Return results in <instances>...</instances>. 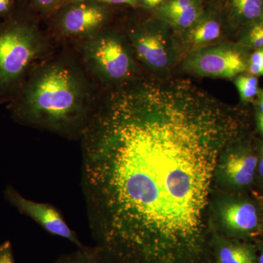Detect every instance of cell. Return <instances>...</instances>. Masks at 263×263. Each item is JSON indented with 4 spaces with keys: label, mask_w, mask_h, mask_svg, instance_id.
Masks as SVG:
<instances>
[{
    "label": "cell",
    "mask_w": 263,
    "mask_h": 263,
    "mask_svg": "<svg viewBox=\"0 0 263 263\" xmlns=\"http://www.w3.org/2000/svg\"><path fill=\"white\" fill-rule=\"evenodd\" d=\"M0 263H15L11 243L8 240L0 245Z\"/></svg>",
    "instance_id": "44dd1931"
},
{
    "label": "cell",
    "mask_w": 263,
    "mask_h": 263,
    "mask_svg": "<svg viewBox=\"0 0 263 263\" xmlns=\"http://www.w3.org/2000/svg\"><path fill=\"white\" fill-rule=\"evenodd\" d=\"M183 34V43L191 53L216 44L222 36V26L215 15L203 12L200 18Z\"/></svg>",
    "instance_id": "9c48e42d"
},
{
    "label": "cell",
    "mask_w": 263,
    "mask_h": 263,
    "mask_svg": "<svg viewBox=\"0 0 263 263\" xmlns=\"http://www.w3.org/2000/svg\"><path fill=\"white\" fill-rule=\"evenodd\" d=\"M96 102L87 72L74 60L60 57L33 67L8 109L22 125L80 140Z\"/></svg>",
    "instance_id": "7a4b0ae2"
},
{
    "label": "cell",
    "mask_w": 263,
    "mask_h": 263,
    "mask_svg": "<svg viewBox=\"0 0 263 263\" xmlns=\"http://www.w3.org/2000/svg\"><path fill=\"white\" fill-rule=\"evenodd\" d=\"M185 70L194 75L214 79H233L248 69L245 55L235 46L214 44L189 53Z\"/></svg>",
    "instance_id": "52a82bcc"
},
{
    "label": "cell",
    "mask_w": 263,
    "mask_h": 263,
    "mask_svg": "<svg viewBox=\"0 0 263 263\" xmlns=\"http://www.w3.org/2000/svg\"><path fill=\"white\" fill-rule=\"evenodd\" d=\"M167 1V0H139V6L147 9H155Z\"/></svg>",
    "instance_id": "cb8c5ba5"
},
{
    "label": "cell",
    "mask_w": 263,
    "mask_h": 263,
    "mask_svg": "<svg viewBox=\"0 0 263 263\" xmlns=\"http://www.w3.org/2000/svg\"><path fill=\"white\" fill-rule=\"evenodd\" d=\"M259 108H260L261 113L263 114V95L261 97L260 100H259Z\"/></svg>",
    "instance_id": "4316f807"
},
{
    "label": "cell",
    "mask_w": 263,
    "mask_h": 263,
    "mask_svg": "<svg viewBox=\"0 0 263 263\" xmlns=\"http://www.w3.org/2000/svg\"><path fill=\"white\" fill-rule=\"evenodd\" d=\"M247 70L252 76H263V48H257L252 53L248 61Z\"/></svg>",
    "instance_id": "d6986e66"
},
{
    "label": "cell",
    "mask_w": 263,
    "mask_h": 263,
    "mask_svg": "<svg viewBox=\"0 0 263 263\" xmlns=\"http://www.w3.org/2000/svg\"><path fill=\"white\" fill-rule=\"evenodd\" d=\"M235 86L243 101L253 99L258 93V79L254 76H239L235 81Z\"/></svg>",
    "instance_id": "e0dca14e"
},
{
    "label": "cell",
    "mask_w": 263,
    "mask_h": 263,
    "mask_svg": "<svg viewBox=\"0 0 263 263\" xmlns=\"http://www.w3.org/2000/svg\"><path fill=\"white\" fill-rule=\"evenodd\" d=\"M257 165L255 156L246 153L231 154L227 159L224 171L235 184L246 186L253 180Z\"/></svg>",
    "instance_id": "30bf717a"
},
{
    "label": "cell",
    "mask_w": 263,
    "mask_h": 263,
    "mask_svg": "<svg viewBox=\"0 0 263 263\" xmlns=\"http://www.w3.org/2000/svg\"><path fill=\"white\" fill-rule=\"evenodd\" d=\"M203 12L202 3H200L193 5L191 8L181 13L169 17L163 22L168 24L170 27L175 31L183 32L200 18Z\"/></svg>",
    "instance_id": "5bb4252c"
},
{
    "label": "cell",
    "mask_w": 263,
    "mask_h": 263,
    "mask_svg": "<svg viewBox=\"0 0 263 263\" xmlns=\"http://www.w3.org/2000/svg\"><path fill=\"white\" fill-rule=\"evenodd\" d=\"M243 42L257 48H263V22L254 24L243 38Z\"/></svg>",
    "instance_id": "ac0fdd59"
},
{
    "label": "cell",
    "mask_w": 263,
    "mask_h": 263,
    "mask_svg": "<svg viewBox=\"0 0 263 263\" xmlns=\"http://www.w3.org/2000/svg\"><path fill=\"white\" fill-rule=\"evenodd\" d=\"M202 3V0H167L157 9V18L164 21L169 17L181 13L193 5Z\"/></svg>",
    "instance_id": "2e32d148"
},
{
    "label": "cell",
    "mask_w": 263,
    "mask_h": 263,
    "mask_svg": "<svg viewBox=\"0 0 263 263\" xmlns=\"http://www.w3.org/2000/svg\"><path fill=\"white\" fill-rule=\"evenodd\" d=\"M259 174L260 175L261 177L263 178V151L262 157H261V160L259 161Z\"/></svg>",
    "instance_id": "d4e9b609"
},
{
    "label": "cell",
    "mask_w": 263,
    "mask_h": 263,
    "mask_svg": "<svg viewBox=\"0 0 263 263\" xmlns=\"http://www.w3.org/2000/svg\"><path fill=\"white\" fill-rule=\"evenodd\" d=\"M170 29L168 24L155 18L135 26L127 34L137 61L159 78L168 75L179 56Z\"/></svg>",
    "instance_id": "5b68a950"
},
{
    "label": "cell",
    "mask_w": 263,
    "mask_h": 263,
    "mask_svg": "<svg viewBox=\"0 0 263 263\" xmlns=\"http://www.w3.org/2000/svg\"><path fill=\"white\" fill-rule=\"evenodd\" d=\"M223 218L228 228L238 231L253 230L257 224V211L249 202H235L224 209Z\"/></svg>",
    "instance_id": "8fae6325"
},
{
    "label": "cell",
    "mask_w": 263,
    "mask_h": 263,
    "mask_svg": "<svg viewBox=\"0 0 263 263\" xmlns=\"http://www.w3.org/2000/svg\"><path fill=\"white\" fill-rule=\"evenodd\" d=\"M110 18V5L94 1L76 2L57 10L54 26L62 37L83 42L107 27Z\"/></svg>",
    "instance_id": "8992f818"
},
{
    "label": "cell",
    "mask_w": 263,
    "mask_h": 263,
    "mask_svg": "<svg viewBox=\"0 0 263 263\" xmlns=\"http://www.w3.org/2000/svg\"><path fill=\"white\" fill-rule=\"evenodd\" d=\"M13 0H0V18L7 16L13 8Z\"/></svg>",
    "instance_id": "603a6c76"
},
{
    "label": "cell",
    "mask_w": 263,
    "mask_h": 263,
    "mask_svg": "<svg viewBox=\"0 0 263 263\" xmlns=\"http://www.w3.org/2000/svg\"><path fill=\"white\" fill-rule=\"evenodd\" d=\"M53 263H108L98 246H84L71 253L60 255Z\"/></svg>",
    "instance_id": "7c38bea8"
},
{
    "label": "cell",
    "mask_w": 263,
    "mask_h": 263,
    "mask_svg": "<svg viewBox=\"0 0 263 263\" xmlns=\"http://www.w3.org/2000/svg\"><path fill=\"white\" fill-rule=\"evenodd\" d=\"M82 1L98 2V3H103V4H106L108 5H131V6L133 7L139 6V0H65V1L64 2L63 5Z\"/></svg>",
    "instance_id": "7402d4cb"
},
{
    "label": "cell",
    "mask_w": 263,
    "mask_h": 263,
    "mask_svg": "<svg viewBox=\"0 0 263 263\" xmlns=\"http://www.w3.org/2000/svg\"><path fill=\"white\" fill-rule=\"evenodd\" d=\"M5 197L21 214L29 216L47 233L69 240L77 248L84 247L76 232L67 224L62 213L52 204L28 200L13 186L5 189Z\"/></svg>",
    "instance_id": "ba28073f"
},
{
    "label": "cell",
    "mask_w": 263,
    "mask_h": 263,
    "mask_svg": "<svg viewBox=\"0 0 263 263\" xmlns=\"http://www.w3.org/2000/svg\"><path fill=\"white\" fill-rule=\"evenodd\" d=\"M33 4L40 11L48 13L58 9L63 5L65 0H32Z\"/></svg>",
    "instance_id": "ffe728a7"
},
{
    "label": "cell",
    "mask_w": 263,
    "mask_h": 263,
    "mask_svg": "<svg viewBox=\"0 0 263 263\" xmlns=\"http://www.w3.org/2000/svg\"><path fill=\"white\" fill-rule=\"evenodd\" d=\"M258 125L259 129H260V130L263 133V114L262 113L259 114Z\"/></svg>",
    "instance_id": "484cf974"
},
{
    "label": "cell",
    "mask_w": 263,
    "mask_h": 263,
    "mask_svg": "<svg viewBox=\"0 0 263 263\" xmlns=\"http://www.w3.org/2000/svg\"><path fill=\"white\" fill-rule=\"evenodd\" d=\"M216 263H254V258L248 247L230 243L219 248Z\"/></svg>",
    "instance_id": "4fadbf2b"
},
{
    "label": "cell",
    "mask_w": 263,
    "mask_h": 263,
    "mask_svg": "<svg viewBox=\"0 0 263 263\" xmlns=\"http://www.w3.org/2000/svg\"><path fill=\"white\" fill-rule=\"evenodd\" d=\"M230 130L222 105L186 81L138 77L97 100L81 185L108 263H206L202 214Z\"/></svg>",
    "instance_id": "6da1fadb"
},
{
    "label": "cell",
    "mask_w": 263,
    "mask_h": 263,
    "mask_svg": "<svg viewBox=\"0 0 263 263\" xmlns=\"http://www.w3.org/2000/svg\"><path fill=\"white\" fill-rule=\"evenodd\" d=\"M81 57L86 72L108 88L138 77V63L127 37L105 27L81 42Z\"/></svg>",
    "instance_id": "277c9868"
},
{
    "label": "cell",
    "mask_w": 263,
    "mask_h": 263,
    "mask_svg": "<svg viewBox=\"0 0 263 263\" xmlns=\"http://www.w3.org/2000/svg\"><path fill=\"white\" fill-rule=\"evenodd\" d=\"M49 48L46 36L32 19L10 17L0 22V104L14 99Z\"/></svg>",
    "instance_id": "3957f363"
},
{
    "label": "cell",
    "mask_w": 263,
    "mask_h": 263,
    "mask_svg": "<svg viewBox=\"0 0 263 263\" xmlns=\"http://www.w3.org/2000/svg\"><path fill=\"white\" fill-rule=\"evenodd\" d=\"M259 263H263V252L261 254L260 257H259Z\"/></svg>",
    "instance_id": "83f0119b"
},
{
    "label": "cell",
    "mask_w": 263,
    "mask_h": 263,
    "mask_svg": "<svg viewBox=\"0 0 263 263\" xmlns=\"http://www.w3.org/2000/svg\"><path fill=\"white\" fill-rule=\"evenodd\" d=\"M235 13L247 20H257L263 14L262 0H230Z\"/></svg>",
    "instance_id": "9a60e30c"
}]
</instances>
